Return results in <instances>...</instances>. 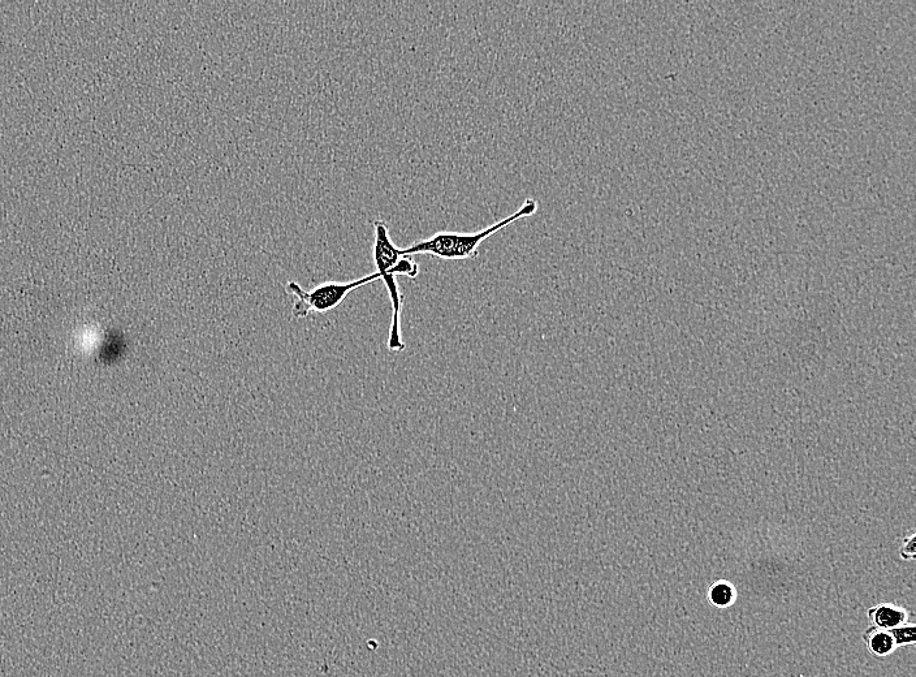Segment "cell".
I'll use <instances>...</instances> for the list:
<instances>
[{"mask_svg":"<svg viewBox=\"0 0 916 677\" xmlns=\"http://www.w3.org/2000/svg\"><path fill=\"white\" fill-rule=\"evenodd\" d=\"M890 635H892L894 644L898 648H905V646H915L916 644V624L915 623H905L900 625V627L890 629Z\"/></svg>","mask_w":916,"mask_h":677,"instance_id":"6","label":"cell"},{"mask_svg":"<svg viewBox=\"0 0 916 677\" xmlns=\"http://www.w3.org/2000/svg\"><path fill=\"white\" fill-rule=\"evenodd\" d=\"M900 558L905 562H913L916 559V536L914 532L903 539L900 547Z\"/></svg>","mask_w":916,"mask_h":677,"instance_id":"8","label":"cell"},{"mask_svg":"<svg viewBox=\"0 0 916 677\" xmlns=\"http://www.w3.org/2000/svg\"><path fill=\"white\" fill-rule=\"evenodd\" d=\"M380 274L375 271L373 274L366 275L361 279L352 280L345 283H323L319 286L304 290L300 284L289 282L287 291L297 297V303L293 305L292 313L296 318H305L310 312L327 313L331 312L341 305L349 293L366 286V284L378 282Z\"/></svg>","mask_w":916,"mask_h":677,"instance_id":"2","label":"cell"},{"mask_svg":"<svg viewBox=\"0 0 916 677\" xmlns=\"http://www.w3.org/2000/svg\"><path fill=\"white\" fill-rule=\"evenodd\" d=\"M867 615L871 627L884 629V631H890V629L909 622L910 616L906 608L894 605V603H879L871 607Z\"/></svg>","mask_w":916,"mask_h":677,"instance_id":"3","label":"cell"},{"mask_svg":"<svg viewBox=\"0 0 916 677\" xmlns=\"http://www.w3.org/2000/svg\"><path fill=\"white\" fill-rule=\"evenodd\" d=\"M707 599L712 607L725 610V608L732 607L737 602L738 590L733 582L717 580L708 586Z\"/></svg>","mask_w":916,"mask_h":677,"instance_id":"5","label":"cell"},{"mask_svg":"<svg viewBox=\"0 0 916 677\" xmlns=\"http://www.w3.org/2000/svg\"><path fill=\"white\" fill-rule=\"evenodd\" d=\"M863 641L872 657L877 659L888 658L897 650L892 635H890L889 631H884V629L868 628L864 632Z\"/></svg>","mask_w":916,"mask_h":677,"instance_id":"4","label":"cell"},{"mask_svg":"<svg viewBox=\"0 0 916 677\" xmlns=\"http://www.w3.org/2000/svg\"><path fill=\"white\" fill-rule=\"evenodd\" d=\"M383 274H391L393 277H400V275H405V277L416 279L419 274V266L412 257L404 256L400 258L399 262H397L396 265L392 267V269L380 275Z\"/></svg>","mask_w":916,"mask_h":677,"instance_id":"7","label":"cell"},{"mask_svg":"<svg viewBox=\"0 0 916 677\" xmlns=\"http://www.w3.org/2000/svg\"><path fill=\"white\" fill-rule=\"evenodd\" d=\"M538 211V202L534 198H527L524 205L498 223L485 228V230L475 232V234H458V232L442 231L438 232L429 239L418 241L403 249L404 256H416V254H430V256L442 258L445 261H465L475 260L479 256V247L488 237L495 235L496 232L504 230L505 227L511 226L512 223L533 217Z\"/></svg>","mask_w":916,"mask_h":677,"instance_id":"1","label":"cell"}]
</instances>
